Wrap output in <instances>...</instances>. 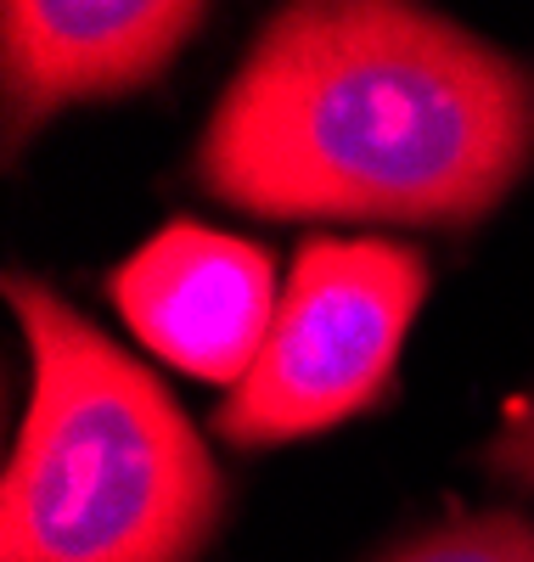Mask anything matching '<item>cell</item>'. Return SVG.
<instances>
[{
    "instance_id": "cell-5",
    "label": "cell",
    "mask_w": 534,
    "mask_h": 562,
    "mask_svg": "<svg viewBox=\"0 0 534 562\" xmlns=\"http://www.w3.org/2000/svg\"><path fill=\"white\" fill-rule=\"evenodd\" d=\"M203 18L209 7L198 0H7V140L18 147L29 130L74 102H108L153 85Z\"/></svg>"
},
{
    "instance_id": "cell-4",
    "label": "cell",
    "mask_w": 534,
    "mask_h": 562,
    "mask_svg": "<svg viewBox=\"0 0 534 562\" xmlns=\"http://www.w3.org/2000/svg\"><path fill=\"white\" fill-rule=\"evenodd\" d=\"M113 304L158 360L236 389L270 338L281 288L265 248L175 220L113 270Z\"/></svg>"
},
{
    "instance_id": "cell-6",
    "label": "cell",
    "mask_w": 534,
    "mask_h": 562,
    "mask_svg": "<svg viewBox=\"0 0 534 562\" xmlns=\"http://www.w3.org/2000/svg\"><path fill=\"white\" fill-rule=\"evenodd\" d=\"M382 562H534V524L518 512H461Z\"/></svg>"
},
{
    "instance_id": "cell-1",
    "label": "cell",
    "mask_w": 534,
    "mask_h": 562,
    "mask_svg": "<svg viewBox=\"0 0 534 562\" xmlns=\"http://www.w3.org/2000/svg\"><path fill=\"white\" fill-rule=\"evenodd\" d=\"M529 169L534 74L400 0L281 7L198 140V180L265 220L472 225Z\"/></svg>"
},
{
    "instance_id": "cell-3",
    "label": "cell",
    "mask_w": 534,
    "mask_h": 562,
    "mask_svg": "<svg viewBox=\"0 0 534 562\" xmlns=\"http://www.w3.org/2000/svg\"><path fill=\"white\" fill-rule=\"evenodd\" d=\"M427 299V259L400 243L315 237L293 254L270 338L225 405L214 434L236 450L293 445L371 411Z\"/></svg>"
},
{
    "instance_id": "cell-7",
    "label": "cell",
    "mask_w": 534,
    "mask_h": 562,
    "mask_svg": "<svg viewBox=\"0 0 534 562\" xmlns=\"http://www.w3.org/2000/svg\"><path fill=\"white\" fill-rule=\"evenodd\" d=\"M490 467L501 479H512L518 490L534 495V389H523L518 400H507L501 428L490 439Z\"/></svg>"
},
{
    "instance_id": "cell-2",
    "label": "cell",
    "mask_w": 534,
    "mask_h": 562,
    "mask_svg": "<svg viewBox=\"0 0 534 562\" xmlns=\"http://www.w3.org/2000/svg\"><path fill=\"white\" fill-rule=\"evenodd\" d=\"M29 405L0 484V562H198L225 484L180 400L52 281L7 276Z\"/></svg>"
}]
</instances>
